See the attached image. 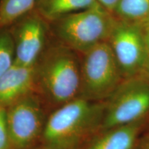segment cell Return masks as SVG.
Segmentation results:
<instances>
[{"instance_id":"14","label":"cell","mask_w":149,"mask_h":149,"mask_svg":"<svg viewBox=\"0 0 149 149\" xmlns=\"http://www.w3.org/2000/svg\"><path fill=\"white\" fill-rule=\"evenodd\" d=\"M15 63V51L8 28L0 30V77Z\"/></svg>"},{"instance_id":"7","label":"cell","mask_w":149,"mask_h":149,"mask_svg":"<svg viewBox=\"0 0 149 149\" xmlns=\"http://www.w3.org/2000/svg\"><path fill=\"white\" fill-rule=\"evenodd\" d=\"M8 29L14 42L15 64L33 67L51 40L49 22L34 9Z\"/></svg>"},{"instance_id":"6","label":"cell","mask_w":149,"mask_h":149,"mask_svg":"<svg viewBox=\"0 0 149 149\" xmlns=\"http://www.w3.org/2000/svg\"><path fill=\"white\" fill-rule=\"evenodd\" d=\"M48 106L36 91L6 108L12 149H26L42 138L48 119Z\"/></svg>"},{"instance_id":"20","label":"cell","mask_w":149,"mask_h":149,"mask_svg":"<svg viewBox=\"0 0 149 149\" xmlns=\"http://www.w3.org/2000/svg\"><path fill=\"white\" fill-rule=\"evenodd\" d=\"M40 149H55V148H53V147L46 145L45 147H44V148H40Z\"/></svg>"},{"instance_id":"10","label":"cell","mask_w":149,"mask_h":149,"mask_svg":"<svg viewBox=\"0 0 149 149\" xmlns=\"http://www.w3.org/2000/svg\"><path fill=\"white\" fill-rule=\"evenodd\" d=\"M145 120L100 130L86 149H133Z\"/></svg>"},{"instance_id":"18","label":"cell","mask_w":149,"mask_h":149,"mask_svg":"<svg viewBox=\"0 0 149 149\" xmlns=\"http://www.w3.org/2000/svg\"><path fill=\"white\" fill-rule=\"evenodd\" d=\"M138 75L149 81V56L145 61L144 66L141 68Z\"/></svg>"},{"instance_id":"8","label":"cell","mask_w":149,"mask_h":149,"mask_svg":"<svg viewBox=\"0 0 149 149\" xmlns=\"http://www.w3.org/2000/svg\"><path fill=\"white\" fill-rule=\"evenodd\" d=\"M107 42L124 79L138 75L148 57L140 25L117 19Z\"/></svg>"},{"instance_id":"5","label":"cell","mask_w":149,"mask_h":149,"mask_svg":"<svg viewBox=\"0 0 149 149\" xmlns=\"http://www.w3.org/2000/svg\"><path fill=\"white\" fill-rule=\"evenodd\" d=\"M149 114V81L139 75L124 79L105 101L102 130L133 124Z\"/></svg>"},{"instance_id":"11","label":"cell","mask_w":149,"mask_h":149,"mask_svg":"<svg viewBox=\"0 0 149 149\" xmlns=\"http://www.w3.org/2000/svg\"><path fill=\"white\" fill-rule=\"evenodd\" d=\"M97 3V0H37L35 10L48 22Z\"/></svg>"},{"instance_id":"13","label":"cell","mask_w":149,"mask_h":149,"mask_svg":"<svg viewBox=\"0 0 149 149\" xmlns=\"http://www.w3.org/2000/svg\"><path fill=\"white\" fill-rule=\"evenodd\" d=\"M113 14L119 19L141 24L149 19V0H120Z\"/></svg>"},{"instance_id":"19","label":"cell","mask_w":149,"mask_h":149,"mask_svg":"<svg viewBox=\"0 0 149 149\" xmlns=\"http://www.w3.org/2000/svg\"><path fill=\"white\" fill-rule=\"evenodd\" d=\"M141 149H149V135L148 137H146V139H145L143 142Z\"/></svg>"},{"instance_id":"2","label":"cell","mask_w":149,"mask_h":149,"mask_svg":"<svg viewBox=\"0 0 149 149\" xmlns=\"http://www.w3.org/2000/svg\"><path fill=\"white\" fill-rule=\"evenodd\" d=\"M104 110L105 102L74 99L48 115L42 139L55 149H75L101 130Z\"/></svg>"},{"instance_id":"16","label":"cell","mask_w":149,"mask_h":149,"mask_svg":"<svg viewBox=\"0 0 149 149\" xmlns=\"http://www.w3.org/2000/svg\"><path fill=\"white\" fill-rule=\"evenodd\" d=\"M97 1L99 4L102 6L106 10L113 13L117 3H119L120 0H97Z\"/></svg>"},{"instance_id":"17","label":"cell","mask_w":149,"mask_h":149,"mask_svg":"<svg viewBox=\"0 0 149 149\" xmlns=\"http://www.w3.org/2000/svg\"><path fill=\"white\" fill-rule=\"evenodd\" d=\"M142 30L143 35H144L145 45H146L147 53L149 56V19L141 24H139Z\"/></svg>"},{"instance_id":"3","label":"cell","mask_w":149,"mask_h":149,"mask_svg":"<svg viewBox=\"0 0 149 149\" xmlns=\"http://www.w3.org/2000/svg\"><path fill=\"white\" fill-rule=\"evenodd\" d=\"M117 18L99 3L50 22L51 39L79 54L107 42Z\"/></svg>"},{"instance_id":"12","label":"cell","mask_w":149,"mask_h":149,"mask_svg":"<svg viewBox=\"0 0 149 149\" xmlns=\"http://www.w3.org/2000/svg\"><path fill=\"white\" fill-rule=\"evenodd\" d=\"M37 0H0V30L10 27L34 10Z\"/></svg>"},{"instance_id":"9","label":"cell","mask_w":149,"mask_h":149,"mask_svg":"<svg viewBox=\"0 0 149 149\" xmlns=\"http://www.w3.org/2000/svg\"><path fill=\"white\" fill-rule=\"evenodd\" d=\"M34 91V66H24L15 63L0 77V107L7 108Z\"/></svg>"},{"instance_id":"15","label":"cell","mask_w":149,"mask_h":149,"mask_svg":"<svg viewBox=\"0 0 149 149\" xmlns=\"http://www.w3.org/2000/svg\"><path fill=\"white\" fill-rule=\"evenodd\" d=\"M0 149H12L7 122L6 108L0 107Z\"/></svg>"},{"instance_id":"4","label":"cell","mask_w":149,"mask_h":149,"mask_svg":"<svg viewBox=\"0 0 149 149\" xmlns=\"http://www.w3.org/2000/svg\"><path fill=\"white\" fill-rule=\"evenodd\" d=\"M79 55V97L95 102L107 101L124 79L109 43L102 42Z\"/></svg>"},{"instance_id":"1","label":"cell","mask_w":149,"mask_h":149,"mask_svg":"<svg viewBox=\"0 0 149 149\" xmlns=\"http://www.w3.org/2000/svg\"><path fill=\"white\" fill-rule=\"evenodd\" d=\"M35 91L48 107L56 108L79 97L80 55L51 39L34 66Z\"/></svg>"}]
</instances>
